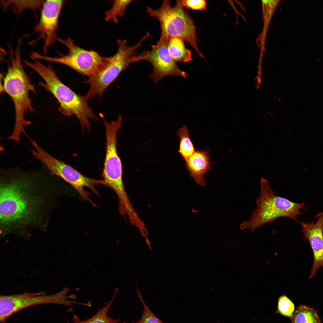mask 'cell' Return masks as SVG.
<instances>
[{"label": "cell", "instance_id": "cell-3", "mask_svg": "<svg viewBox=\"0 0 323 323\" xmlns=\"http://www.w3.org/2000/svg\"><path fill=\"white\" fill-rule=\"evenodd\" d=\"M25 64L37 72L42 78L39 85L52 94L59 103V110L68 116L75 115L83 129H90L89 120L97 117L89 106L86 96L76 94L64 84L57 76L52 67L46 65L38 60L27 61Z\"/></svg>", "mask_w": 323, "mask_h": 323}, {"label": "cell", "instance_id": "cell-11", "mask_svg": "<svg viewBox=\"0 0 323 323\" xmlns=\"http://www.w3.org/2000/svg\"><path fill=\"white\" fill-rule=\"evenodd\" d=\"M169 37L161 33L159 40L151 46L150 50L144 51L135 57V62L145 60L151 64L153 71L150 77L155 83L167 76H180L185 78L188 76L186 72L179 68L169 53L167 48Z\"/></svg>", "mask_w": 323, "mask_h": 323}, {"label": "cell", "instance_id": "cell-19", "mask_svg": "<svg viewBox=\"0 0 323 323\" xmlns=\"http://www.w3.org/2000/svg\"><path fill=\"white\" fill-rule=\"evenodd\" d=\"M177 134L180 138L178 151L186 162L195 152V149L186 126L184 125L179 129Z\"/></svg>", "mask_w": 323, "mask_h": 323}, {"label": "cell", "instance_id": "cell-4", "mask_svg": "<svg viewBox=\"0 0 323 323\" xmlns=\"http://www.w3.org/2000/svg\"><path fill=\"white\" fill-rule=\"evenodd\" d=\"M261 191L256 198L257 207L253 211L250 219L240 225L242 230L249 228L252 231L263 225L274 221L281 217H286L298 222V218L302 214L300 211L307 205L304 202L297 203L275 195L268 180L261 177Z\"/></svg>", "mask_w": 323, "mask_h": 323}, {"label": "cell", "instance_id": "cell-8", "mask_svg": "<svg viewBox=\"0 0 323 323\" xmlns=\"http://www.w3.org/2000/svg\"><path fill=\"white\" fill-rule=\"evenodd\" d=\"M122 121L119 115L116 121L110 122L104 120L106 147L102 176L105 185L115 192L121 202H124L129 198L122 179V165L117 149V133L121 128Z\"/></svg>", "mask_w": 323, "mask_h": 323}, {"label": "cell", "instance_id": "cell-15", "mask_svg": "<svg viewBox=\"0 0 323 323\" xmlns=\"http://www.w3.org/2000/svg\"><path fill=\"white\" fill-rule=\"evenodd\" d=\"M184 41L179 37H169L167 48L169 53L175 62L187 63L192 60V51L187 48Z\"/></svg>", "mask_w": 323, "mask_h": 323}, {"label": "cell", "instance_id": "cell-1", "mask_svg": "<svg viewBox=\"0 0 323 323\" xmlns=\"http://www.w3.org/2000/svg\"><path fill=\"white\" fill-rule=\"evenodd\" d=\"M1 177L0 234L28 239L30 230H47L57 201L55 186L28 174Z\"/></svg>", "mask_w": 323, "mask_h": 323}, {"label": "cell", "instance_id": "cell-7", "mask_svg": "<svg viewBox=\"0 0 323 323\" xmlns=\"http://www.w3.org/2000/svg\"><path fill=\"white\" fill-rule=\"evenodd\" d=\"M31 143L34 148L31 150L33 155L43 163L53 175L64 180L74 188L83 199L88 201L93 206H96L90 199L91 194L84 188L87 187L98 196L99 194L95 187L99 185H105L103 180L93 179L85 176L70 165L52 156L35 141L31 140Z\"/></svg>", "mask_w": 323, "mask_h": 323}, {"label": "cell", "instance_id": "cell-12", "mask_svg": "<svg viewBox=\"0 0 323 323\" xmlns=\"http://www.w3.org/2000/svg\"><path fill=\"white\" fill-rule=\"evenodd\" d=\"M63 3V0L45 1L39 19L34 26V30L38 37L31 43L33 44L37 40H42L43 42V52L45 55L48 48L55 43L58 38L57 33Z\"/></svg>", "mask_w": 323, "mask_h": 323}, {"label": "cell", "instance_id": "cell-9", "mask_svg": "<svg viewBox=\"0 0 323 323\" xmlns=\"http://www.w3.org/2000/svg\"><path fill=\"white\" fill-rule=\"evenodd\" d=\"M57 40L68 48V51L67 54L51 57L33 51L31 53V58L34 60H42L65 65L89 77L95 74L103 65L106 57H102L95 51L80 48L70 37L65 39L58 38Z\"/></svg>", "mask_w": 323, "mask_h": 323}, {"label": "cell", "instance_id": "cell-20", "mask_svg": "<svg viewBox=\"0 0 323 323\" xmlns=\"http://www.w3.org/2000/svg\"><path fill=\"white\" fill-rule=\"evenodd\" d=\"M133 1V0L114 1L110 9L105 12V20L107 22L112 20L117 23L118 18L124 15L127 7Z\"/></svg>", "mask_w": 323, "mask_h": 323}, {"label": "cell", "instance_id": "cell-18", "mask_svg": "<svg viewBox=\"0 0 323 323\" xmlns=\"http://www.w3.org/2000/svg\"><path fill=\"white\" fill-rule=\"evenodd\" d=\"M1 1V4L4 10L10 7L14 12L19 13L28 9L33 11L40 9L42 7L45 1L3 0Z\"/></svg>", "mask_w": 323, "mask_h": 323}, {"label": "cell", "instance_id": "cell-6", "mask_svg": "<svg viewBox=\"0 0 323 323\" xmlns=\"http://www.w3.org/2000/svg\"><path fill=\"white\" fill-rule=\"evenodd\" d=\"M147 12L159 21L161 33L169 37L176 36L190 44L197 54L204 57L197 46L196 28L194 22L184 9L182 0H177L172 6L168 0L163 1L158 9L147 7Z\"/></svg>", "mask_w": 323, "mask_h": 323}, {"label": "cell", "instance_id": "cell-14", "mask_svg": "<svg viewBox=\"0 0 323 323\" xmlns=\"http://www.w3.org/2000/svg\"><path fill=\"white\" fill-rule=\"evenodd\" d=\"M209 151L197 150L186 162L185 167L191 177L198 184L202 186L205 185L204 178L211 169Z\"/></svg>", "mask_w": 323, "mask_h": 323}, {"label": "cell", "instance_id": "cell-10", "mask_svg": "<svg viewBox=\"0 0 323 323\" xmlns=\"http://www.w3.org/2000/svg\"><path fill=\"white\" fill-rule=\"evenodd\" d=\"M67 289L55 293L48 295L45 292H25L12 295L0 296V322L4 323L10 316L19 311L30 306L39 304H54L71 306L77 303L69 300Z\"/></svg>", "mask_w": 323, "mask_h": 323}, {"label": "cell", "instance_id": "cell-13", "mask_svg": "<svg viewBox=\"0 0 323 323\" xmlns=\"http://www.w3.org/2000/svg\"><path fill=\"white\" fill-rule=\"evenodd\" d=\"M305 239L309 242L313 254V262L310 275L314 277L319 269L323 270V212L318 214L315 219L309 223L299 222Z\"/></svg>", "mask_w": 323, "mask_h": 323}, {"label": "cell", "instance_id": "cell-22", "mask_svg": "<svg viewBox=\"0 0 323 323\" xmlns=\"http://www.w3.org/2000/svg\"><path fill=\"white\" fill-rule=\"evenodd\" d=\"M295 305L292 301L286 295L281 296L278 298L277 309L276 313L290 318L294 312Z\"/></svg>", "mask_w": 323, "mask_h": 323}, {"label": "cell", "instance_id": "cell-5", "mask_svg": "<svg viewBox=\"0 0 323 323\" xmlns=\"http://www.w3.org/2000/svg\"><path fill=\"white\" fill-rule=\"evenodd\" d=\"M149 38L145 34L136 44L132 46L127 45L125 39H118L116 52L113 56L106 57L105 63L99 71L89 77L85 82L90 85L86 95L89 99L96 96L101 97L107 87L129 65L135 62L136 51L143 43Z\"/></svg>", "mask_w": 323, "mask_h": 323}, {"label": "cell", "instance_id": "cell-23", "mask_svg": "<svg viewBox=\"0 0 323 323\" xmlns=\"http://www.w3.org/2000/svg\"><path fill=\"white\" fill-rule=\"evenodd\" d=\"M184 7L194 10H204L206 9V2L204 0H182Z\"/></svg>", "mask_w": 323, "mask_h": 323}, {"label": "cell", "instance_id": "cell-2", "mask_svg": "<svg viewBox=\"0 0 323 323\" xmlns=\"http://www.w3.org/2000/svg\"><path fill=\"white\" fill-rule=\"evenodd\" d=\"M24 39L20 38L16 48L14 50H10V60L2 86V92H6L13 100L15 112L14 128L8 138L17 142L20 141L21 134H26L25 127L31 124L25 119V115L29 112L34 111L29 94L31 92L35 93V88L24 70L21 57Z\"/></svg>", "mask_w": 323, "mask_h": 323}, {"label": "cell", "instance_id": "cell-16", "mask_svg": "<svg viewBox=\"0 0 323 323\" xmlns=\"http://www.w3.org/2000/svg\"><path fill=\"white\" fill-rule=\"evenodd\" d=\"M290 319L291 323H322L317 311L303 304L297 307Z\"/></svg>", "mask_w": 323, "mask_h": 323}, {"label": "cell", "instance_id": "cell-17", "mask_svg": "<svg viewBox=\"0 0 323 323\" xmlns=\"http://www.w3.org/2000/svg\"><path fill=\"white\" fill-rule=\"evenodd\" d=\"M114 298L106 305L91 318L86 320L80 319L78 316L74 315L73 317V323H126L122 322L119 320L115 319L109 316L108 312L113 301Z\"/></svg>", "mask_w": 323, "mask_h": 323}, {"label": "cell", "instance_id": "cell-21", "mask_svg": "<svg viewBox=\"0 0 323 323\" xmlns=\"http://www.w3.org/2000/svg\"><path fill=\"white\" fill-rule=\"evenodd\" d=\"M137 290L138 297L143 306V312L140 319L131 323H163L154 315L146 304L138 286H137Z\"/></svg>", "mask_w": 323, "mask_h": 323}]
</instances>
